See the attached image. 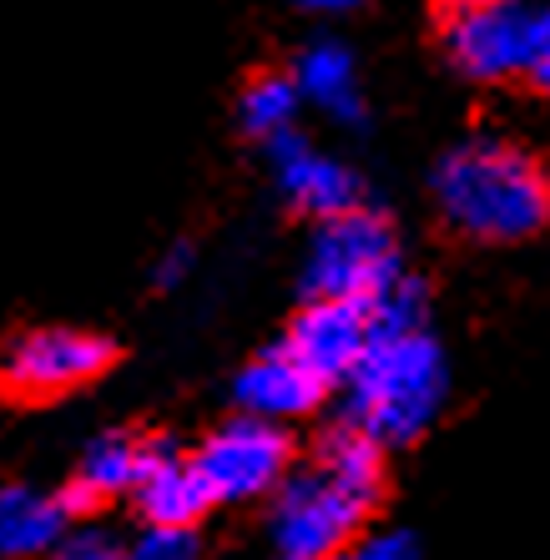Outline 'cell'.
Wrapping results in <instances>:
<instances>
[{
    "label": "cell",
    "instance_id": "1",
    "mask_svg": "<svg viewBox=\"0 0 550 560\" xmlns=\"http://www.w3.org/2000/svg\"><path fill=\"white\" fill-rule=\"evenodd\" d=\"M273 546L283 560H333L364 535L384 495V450L359 430H328L308 469L273 490Z\"/></svg>",
    "mask_w": 550,
    "mask_h": 560
},
{
    "label": "cell",
    "instance_id": "2",
    "mask_svg": "<svg viewBox=\"0 0 550 560\" xmlns=\"http://www.w3.org/2000/svg\"><path fill=\"white\" fill-rule=\"evenodd\" d=\"M434 202L440 218L475 243H525L550 222V177L525 147L470 137L440 156Z\"/></svg>",
    "mask_w": 550,
    "mask_h": 560
},
{
    "label": "cell",
    "instance_id": "3",
    "mask_svg": "<svg viewBox=\"0 0 550 560\" xmlns=\"http://www.w3.org/2000/svg\"><path fill=\"white\" fill-rule=\"evenodd\" d=\"M343 384H349L343 424L368 444L394 450V444H414L440 419L449 399V359L430 328H414V334L374 339Z\"/></svg>",
    "mask_w": 550,
    "mask_h": 560
},
{
    "label": "cell",
    "instance_id": "4",
    "mask_svg": "<svg viewBox=\"0 0 550 560\" xmlns=\"http://www.w3.org/2000/svg\"><path fill=\"white\" fill-rule=\"evenodd\" d=\"M550 40V11L530 0H449L445 51L475 81H505L530 71Z\"/></svg>",
    "mask_w": 550,
    "mask_h": 560
},
{
    "label": "cell",
    "instance_id": "5",
    "mask_svg": "<svg viewBox=\"0 0 550 560\" xmlns=\"http://www.w3.org/2000/svg\"><path fill=\"white\" fill-rule=\"evenodd\" d=\"M405 273L394 228L368 208L318 222L308 258H303V288L308 299H374L384 283Z\"/></svg>",
    "mask_w": 550,
    "mask_h": 560
},
{
    "label": "cell",
    "instance_id": "6",
    "mask_svg": "<svg viewBox=\"0 0 550 560\" xmlns=\"http://www.w3.org/2000/svg\"><path fill=\"white\" fill-rule=\"evenodd\" d=\"M289 459L293 444L278 424L237 415L202 440V450L192 455V469L202 480L208 505H248V500L273 495L278 485L289 480Z\"/></svg>",
    "mask_w": 550,
    "mask_h": 560
},
{
    "label": "cell",
    "instance_id": "7",
    "mask_svg": "<svg viewBox=\"0 0 550 560\" xmlns=\"http://www.w3.org/2000/svg\"><path fill=\"white\" fill-rule=\"evenodd\" d=\"M112 364V343L86 328H36L5 349L0 359V389L21 399H51L92 384Z\"/></svg>",
    "mask_w": 550,
    "mask_h": 560
},
{
    "label": "cell",
    "instance_id": "8",
    "mask_svg": "<svg viewBox=\"0 0 550 560\" xmlns=\"http://www.w3.org/2000/svg\"><path fill=\"white\" fill-rule=\"evenodd\" d=\"M374 343L368 334V308L359 299H308V308L293 318L283 349L299 359L318 384H343Z\"/></svg>",
    "mask_w": 550,
    "mask_h": 560
},
{
    "label": "cell",
    "instance_id": "9",
    "mask_svg": "<svg viewBox=\"0 0 550 560\" xmlns=\"http://www.w3.org/2000/svg\"><path fill=\"white\" fill-rule=\"evenodd\" d=\"M233 399L248 419L283 424V419L314 415V409L324 405V384L278 343V349H262L258 359L233 378Z\"/></svg>",
    "mask_w": 550,
    "mask_h": 560
},
{
    "label": "cell",
    "instance_id": "10",
    "mask_svg": "<svg viewBox=\"0 0 550 560\" xmlns=\"http://www.w3.org/2000/svg\"><path fill=\"white\" fill-rule=\"evenodd\" d=\"M273 152V167H278V187H283V197H289L299 212H308V218L328 222V218H343V212L364 208L359 202V177L343 162H333V156L314 152V147H303L299 137H283V142L268 147Z\"/></svg>",
    "mask_w": 550,
    "mask_h": 560
},
{
    "label": "cell",
    "instance_id": "11",
    "mask_svg": "<svg viewBox=\"0 0 550 560\" xmlns=\"http://www.w3.org/2000/svg\"><path fill=\"white\" fill-rule=\"evenodd\" d=\"M131 500H137L147 525H187V530L208 510V495H202V480H197L192 459L162 440L142 444V469H137Z\"/></svg>",
    "mask_w": 550,
    "mask_h": 560
},
{
    "label": "cell",
    "instance_id": "12",
    "mask_svg": "<svg viewBox=\"0 0 550 560\" xmlns=\"http://www.w3.org/2000/svg\"><path fill=\"white\" fill-rule=\"evenodd\" d=\"M71 505L36 485H0V560L51 556L66 540Z\"/></svg>",
    "mask_w": 550,
    "mask_h": 560
},
{
    "label": "cell",
    "instance_id": "13",
    "mask_svg": "<svg viewBox=\"0 0 550 560\" xmlns=\"http://www.w3.org/2000/svg\"><path fill=\"white\" fill-rule=\"evenodd\" d=\"M299 102H314L333 121H364V92H359L354 51L339 40H314L303 46L299 71H293Z\"/></svg>",
    "mask_w": 550,
    "mask_h": 560
},
{
    "label": "cell",
    "instance_id": "14",
    "mask_svg": "<svg viewBox=\"0 0 550 560\" xmlns=\"http://www.w3.org/2000/svg\"><path fill=\"white\" fill-rule=\"evenodd\" d=\"M137 469H142V440L131 434H102V440L86 444V455L77 465V480L66 490V505L71 515L86 505H102V500H117V495H131L137 485Z\"/></svg>",
    "mask_w": 550,
    "mask_h": 560
},
{
    "label": "cell",
    "instance_id": "15",
    "mask_svg": "<svg viewBox=\"0 0 550 560\" xmlns=\"http://www.w3.org/2000/svg\"><path fill=\"white\" fill-rule=\"evenodd\" d=\"M299 112H303V102H299L293 77H258L248 92H243V127L268 147L283 142V137H293Z\"/></svg>",
    "mask_w": 550,
    "mask_h": 560
},
{
    "label": "cell",
    "instance_id": "16",
    "mask_svg": "<svg viewBox=\"0 0 550 560\" xmlns=\"http://www.w3.org/2000/svg\"><path fill=\"white\" fill-rule=\"evenodd\" d=\"M127 560H202V540L187 525H147L127 546Z\"/></svg>",
    "mask_w": 550,
    "mask_h": 560
},
{
    "label": "cell",
    "instance_id": "17",
    "mask_svg": "<svg viewBox=\"0 0 550 560\" xmlns=\"http://www.w3.org/2000/svg\"><path fill=\"white\" fill-rule=\"evenodd\" d=\"M333 560H420V546L405 530H379V535H359L354 546Z\"/></svg>",
    "mask_w": 550,
    "mask_h": 560
},
{
    "label": "cell",
    "instance_id": "18",
    "mask_svg": "<svg viewBox=\"0 0 550 560\" xmlns=\"http://www.w3.org/2000/svg\"><path fill=\"white\" fill-rule=\"evenodd\" d=\"M51 560H127V546H117L102 530H81V535H66L61 546L51 550Z\"/></svg>",
    "mask_w": 550,
    "mask_h": 560
},
{
    "label": "cell",
    "instance_id": "19",
    "mask_svg": "<svg viewBox=\"0 0 550 560\" xmlns=\"http://www.w3.org/2000/svg\"><path fill=\"white\" fill-rule=\"evenodd\" d=\"M187 268H192V248H187V243H177V248H172L167 258H162V268H157V283H162V288L183 283V278H187Z\"/></svg>",
    "mask_w": 550,
    "mask_h": 560
},
{
    "label": "cell",
    "instance_id": "20",
    "mask_svg": "<svg viewBox=\"0 0 550 560\" xmlns=\"http://www.w3.org/2000/svg\"><path fill=\"white\" fill-rule=\"evenodd\" d=\"M299 11H308V15H349L359 5V0H293Z\"/></svg>",
    "mask_w": 550,
    "mask_h": 560
},
{
    "label": "cell",
    "instance_id": "21",
    "mask_svg": "<svg viewBox=\"0 0 550 560\" xmlns=\"http://www.w3.org/2000/svg\"><path fill=\"white\" fill-rule=\"evenodd\" d=\"M530 77H536V86L550 96V40H546V51L536 56V66H530Z\"/></svg>",
    "mask_w": 550,
    "mask_h": 560
}]
</instances>
